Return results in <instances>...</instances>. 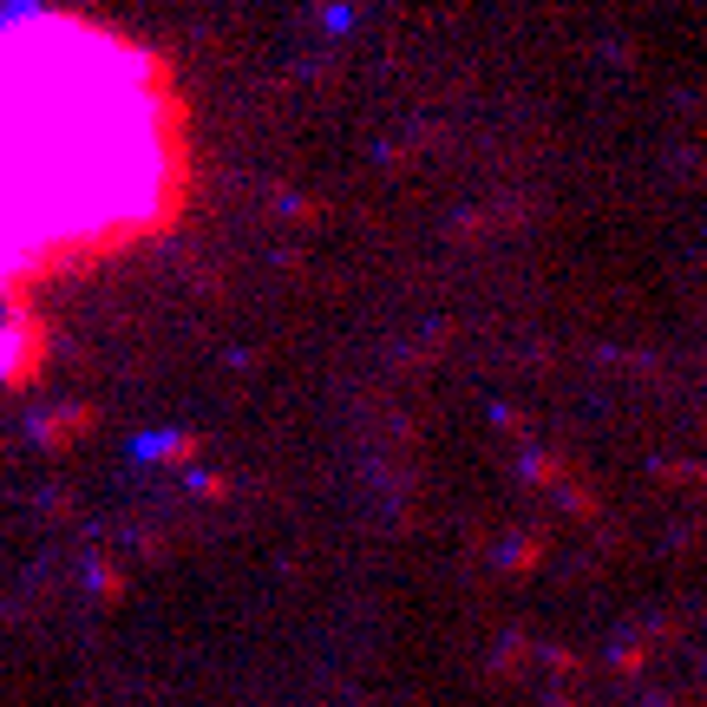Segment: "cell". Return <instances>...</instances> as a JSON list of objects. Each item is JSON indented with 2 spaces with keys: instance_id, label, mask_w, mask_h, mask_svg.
<instances>
[{
  "instance_id": "obj_1",
  "label": "cell",
  "mask_w": 707,
  "mask_h": 707,
  "mask_svg": "<svg viewBox=\"0 0 707 707\" xmlns=\"http://www.w3.org/2000/svg\"><path fill=\"white\" fill-rule=\"evenodd\" d=\"M197 177L170 59L92 13L0 20V374H26L46 302L177 229Z\"/></svg>"
}]
</instances>
